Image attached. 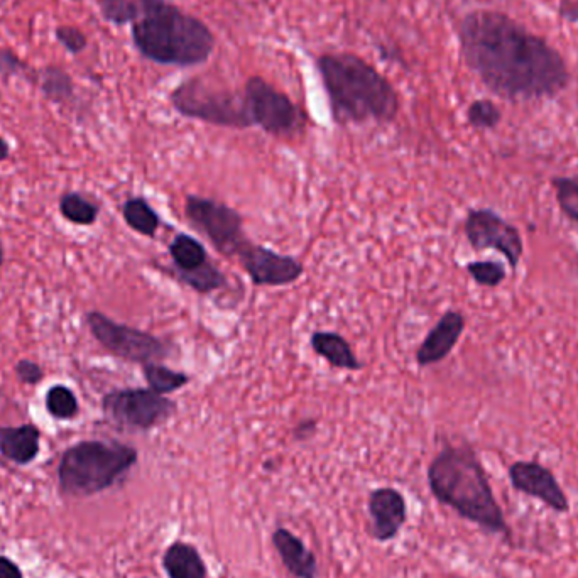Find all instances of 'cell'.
I'll return each instance as SVG.
<instances>
[{
	"label": "cell",
	"instance_id": "cell-22",
	"mask_svg": "<svg viewBox=\"0 0 578 578\" xmlns=\"http://www.w3.org/2000/svg\"><path fill=\"white\" fill-rule=\"evenodd\" d=\"M144 377L148 381L149 389H153L154 393L163 394V396L185 388L186 384L190 382V377L183 372L173 371L170 367L161 366L156 362L144 366Z\"/></svg>",
	"mask_w": 578,
	"mask_h": 578
},
{
	"label": "cell",
	"instance_id": "cell-31",
	"mask_svg": "<svg viewBox=\"0 0 578 578\" xmlns=\"http://www.w3.org/2000/svg\"><path fill=\"white\" fill-rule=\"evenodd\" d=\"M17 377L26 384H36L41 379V369L38 364H34L31 360H22L16 367Z\"/></svg>",
	"mask_w": 578,
	"mask_h": 578
},
{
	"label": "cell",
	"instance_id": "cell-21",
	"mask_svg": "<svg viewBox=\"0 0 578 578\" xmlns=\"http://www.w3.org/2000/svg\"><path fill=\"white\" fill-rule=\"evenodd\" d=\"M122 215L132 230L146 237H154L161 224L158 213L154 212L153 207L144 198L127 200L122 208Z\"/></svg>",
	"mask_w": 578,
	"mask_h": 578
},
{
	"label": "cell",
	"instance_id": "cell-23",
	"mask_svg": "<svg viewBox=\"0 0 578 578\" xmlns=\"http://www.w3.org/2000/svg\"><path fill=\"white\" fill-rule=\"evenodd\" d=\"M551 186L557 193V203L568 219L578 224V176H555Z\"/></svg>",
	"mask_w": 578,
	"mask_h": 578
},
{
	"label": "cell",
	"instance_id": "cell-18",
	"mask_svg": "<svg viewBox=\"0 0 578 578\" xmlns=\"http://www.w3.org/2000/svg\"><path fill=\"white\" fill-rule=\"evenodd\" d=\"M0 453L16 464H29L39 453V431L33 425L0 430Z\"/></svg>",
	"mask_w": 578,
	"mask_h": 578
},
{
	"label": "cell",
	"instance_id": "cell-29",
	"mask_svg": "<svg viewBox=\"0 0 578 578\" xmlns=\"http://www.w3.org/2000/svg\"><path fill=\"white\" fill-rule=\"evenodd\" d=\"M43 90L50 99H66L71 93L70 77L58 68H48L43 75Z\"/></svg>",
	"mask_w": 578,
	"mask_h": 578
},
{
	"label": "cell",
	"instance_id": "cell-12",
	"mask_svg": "<svg viewBox=\"0 0 578 578\" xmlns=\"http://www.w3.org/2000/svg\"><path fill=\"white\" fill-rule=\"evenodd\" d=\"M242 268L249 274L252 283L256 286H288L303 276V264L295 257L284 256L271 251L268 247L257 246L247 240L237 252Z\"/></svg>",
	"mask_w": 578,
	"mask_h": 578
},
{
	"label": "cell",
	"instance_id": "cell-3",
	"mask_svg": "<svg viewBox=\"0 0 578 578\" xmlns=\"http://www.w3.org/2000/svg\"><path fill=\"white\" fill-rule=\"evenodd\" d=\"M318 73L339 124L391 122L398 115V92L388 78L352 53L318 56Z\"/></svg>",
	"mask_w": 578,
	"mask_h": 578
},
{
	"label": "cell",
	"instance_id": "cell-5",
	"mask_svg": "<svg viewBox=\"0 0 578 578\" xmlns=\"http://www.w3.org/2000/svg\"><path fill=\"white\" fill-rule=\"evenodd\" d=\"M136 448L117 442H82L66 450L60 486L68 496H93L114 486L136 465Z\"/></svg>",
	"mask_w": 578,
	"mask_h": 578
},
{
	"label": "cell",
	"instance_id": "cell-6",
	"mask_svg": "<svg viewBox=\"0 0 578 578\" xmlns=\"http://www.w3.org/2000/svg\"><path fill=\"white\" fill-rule=\"evenodd\" d=\"M170 100L176 112L188 119L230 129L252 127L244 88L230 90L213 85L203 77H195L180 83L171 93Z\"/></svg>",
	"mask_w": 578,
	"mask_h": 578
},
{
	"label": "cell",
	"instance_id": "cell-33",
	"mask_svg": "<svg viewBox=\"0 0 578 578\" xmlns=\"http://www.w3.org/2000/svg\"><path fill=\"white\" fill-rule=\"evenodd\" d=\"M0 578H22L21 570L9 558L0 557Z\"/></svg>",
	"mask_w": 578,
	"mask_h": 578
},
{
	"label": "cell",
	"instance_id": "cell-7",
	"mask_svg": "<svg viewBox=\"0 0 578 578\" xmlns=\"http://www.w3.org/2000/svg\"><path fill=\"white\" fill-rule=\"evenodd\" d=\"M252 126L276 137H293L305 127L300 107L261 77H251L244 85Z\"/></svg>",
	"mask_w": 578,
	"mask_h": 578
},
{
	"label": "cell",
	"instance_id": "cell-24",
	"mask_svg": "<svg viewBox=\"0 0 578 578\" xmlns=\"http://www.w3.org/2000/svg\"><path fill=\"white\" fill-rule=\"evenodd\" d=\"M61 213L73 224L92 225L97 220L99 208L88 202L87 198L77 193H70L61 198Z\"/></svg>",
	"mask_w": 578,
	"mask_h": 578
},
{
	"label": "cell",
	"instance_id": "cell-9",
	"mask_svg": "<svg viewBox=\"0 0 578 578\" xmlns=\"http://www.w3.org/2000/svg\"><path fill=\"white\" fill-rule=\"evenodd\" d=\"M105 415L127 430L148 431L176 413V403L153 389H120L104 398Z\"/></svg>",
	"mask_w": 578,
	"mask_h": 578
},
{
	"label": "cell",
	"instance_id": "cell-30",
	"mask_svg": "<svg viewBox=\"0 0 578 578\" xmlns=\"http://www.w3.org/2000/svg\"><path fill=\"white\" fill-rule=\"evenodd\" d=\"M56 36H58V41L65 46L66 50L75 53V55L85 50V46H87L85 34L80 29L71 28V26H63V28L58 29Z\"/></svg>",
	"mask_w": 578,
	"mask_h": 578
},
{
	"label": "cell",
	"instance_id": "cell-11",
	"mask_svg": "<svg viewBox=\"0 0 578 578\" xmlns=\"http://www.w3.org/2000/svg\"><path fill=\"white\" fill-rule=\"evenodd\" d=\"M464 230L475 251L494 249L506 257L513 271L518 268L524 252L523 235L516 225L509 224L499 213L489 208L470 210Z\"/></svg>",
	"mask_w": 578,
	"mask_h": 578
},
{
	"label": "cell",
	"instance_id": "cell-34",
	"mask_svg": "<svg viewBox=\"0 0 578 578\" xmlns=\"http://www.w3.org/2000/svg\"><path fill=\"white\" fill-rule=\"evenodd\" d=\"M560 14L565 17L567 21L578 22V4H572V2H563L562 9H560Z\"/></svg>",
	"mask_w": 578,
	"mask_h": 578
},
{
	"label": "cell",
	"instance_id": "cell-13",
	"mask_svg": "<svg viewBox=\"0 0 578 578\" xmlns=\"http://www.w3.org/2000/svg\"><path fill=\"white\" fill-rule=\"evenodd\" d=\"M509 482L514 491L535 497L555 513H568L570 501L555 474L535 460H518L509 467Z\"/></svg>",
	"mask_w": 578,
	"mask_h": 578
},
{
	"label": "cell",
	"instance_id": "cell-20",
	"mask_svg": "<svg viewBox=\"0 0 578 578\" xmlns=\"http://www.w3.org/2000/svg\"><path fill=\"white\" fill-rule=\"evenodd\" d=\"M170 256L178 278L193 273L210 262L207 249L202 246V242H198L195 237L188 234L176 235L170 244Z\"/></svg>",
	"mask_w": 578,
	"mask_h": 578
},
{
	"label": "cell",
	"instance_id": "cell-28",
	"mask_svg": "<svg viewBox=\"0 0 578 578\" xmlns=\"http://www.w3.org/2000/svg\"><path fill=\"white\" fill-rule=\"evenodd\" d=\"M141 12L139 0H102V14L117 26L136 21Z\"/></svg>",
	"mask_w": 578,
	"mask_h": 578
},
{
	"label": "cell",
	"instance_id": "cell-4",
	"mask_svg": "<svg viewBox=\"0 0 578 578\" xmlns=\"http://www.w3.org/2000/svg\"><path fill=\"white\" fill-rule=\"evenodd\" d=\"M132 39L144 58L158 65H202L215 50V36L205 22L168 0H139Z\"/></svg>",
	"mask_w": 578,
	"mask_h": 578
},
{
	"label": "cell",
	"instance_id": "cell-32",
	"mask_svg": "<svg viewBox=\"0 0 578 578\" xmlns=\"http://www.w3.org/2000/svg\"><path fill=\"white\" fill-rule=\"evenodd\" d=\"M21 68V61L17 60L11 51L0 50V73L11 75V73H16Z\"/></svg>",
	"mask_w": 578,
	"mask_h": 578
},
{
	"label": "cell",
	"instance_id": "cell-25",
	"mask_svg": "<svg viewBox=\"0 0 578 578\" xmlns=\"http://www.w3.org/2000/svg\"><path fill=\"white\" fill-rule=\"evenodd\" d=\"M467 273L479 286L497 288L506 279V269L497 261H474L467 264Z\"/></svg>",
	"mask_w": 578,
	"mask_h": 578
},
{
	"label": "cell",
	"instance_id": "cell-16",
	"mask_svg": "<svg viewBox=\"0 0 578 578\" xmlns=\"http://www.w3.org/2000/svg\"><path fill=\"white\" fill-rule=\"evenodd\" d=\"M273 546L278 551L284 568L295 578H318V562L313 551L295 533L286 528H276Z\"/></svg>",
	"mask_w": 578,
	"mask_h": 578
},
{
	"label": "cell",
	"instance_id": "cell-26",
	"mask_svg": "<svg viewBox=\"0 0 578 578\" xmlns=\"http://www.w3.org/2000/svg\"><path fill=\"white\" fill-rule=\"evenodd\" d=\"M501 117V110L491 100H475L467 110V120L470 126L482 129V131L494 129L501 122Z\"/></svg>",
	"mask_w": 578,
	"mask_h": 578
},
{
	"label": "cell",
	"instance_id": "cell-27",
	"mask_svg": "<svg viewBox=\"0 0 578 578\" xmlns=\"http://www.w3.org/2000/svg\"><path fill=\"white\" fill-rule=\"evenodd\" d=\"M46 406H48L51 415L60 418V420L73 418L78 413L77 398L65 386H55V388L50 389L48 398H46Z\"/></svg>",
	"mask_w": 578,
	"mask_h": 578
},
{
	"label": "cell",
	"instance_id": "cell-2",
	"mask_svg": "<svg viewBox=\"0 0 578 578\" xmlns=\"http://www.w3.org/2000/svg\"><path fill=\"white\" fill-rule=\"evenodd\" d=\"M428 486L440 504L489 535L511 538V529L497 502L486 469L469 447H445L431 460Z\"/></svg>",
	"mask_w": 578,
	"mask_h": 578
},
{
	"label": "cell",
	"instance_id": "cell-36",
	"mask_svg": "<svg viewBox=\"0 0 578 578\" xmlns=\"http://www.w3.org/2000/svg\"><path fill=\"white\" fill-rule=\"evenodd\" d=\"M7 156H9V144L0 137V161H4Z\"/></svg>",
	"mask_w": 578,
	"mask_h": 578
},
{
	"label": "cell",
	"instance_id": "cell-35",
	"mask_svg": "<svg viewBox=\"0 0 578 578\" xmlns=\"http://www.w3.org/2000/svg\"><path fill=\"white\" fill-rule=\"evenodd\" d=\"M315 421H305V423H301L298 428L295 430V437L298 440H306V438L311 437L313 433H315Z\"/></svg>",
	"mask_w": 578,
	"mask_h": 578
},
{
	"label": "cell",
	"instance_id": "cell-8",
	"mask_svg": "<svg viewBox=\"0 0 578 578\" xmlns=\"http://www.w3.org/2000/svg\"><path fill=\"white\" fill-rule=\"evenodd\" d=\"M186 219L205 235L220 254L237 256V252L246 244L244 220L235 208L213 198L188 195L185 202Z\"/></svg>",
	"mask_w": 578,
	"mask_h": 578
},
{
	"label": "cell",
	"instance_id": "cell-14",
	"mask_svg": "<svg viewBox=\"0 0 578 578\" xmlns=\"http://www.w3.org/2000/svg\"><path fill=\"white\" fill-rule=\"evenodd\" d=\"M367 508L371 516L369 535L379 543L394 540L408 519L406 499L393 487H379L372 491Z\"/></svg>",
	"mask_w": 578,
	"mask_h": 578
},
{
	"label": "cell",
	"instance_id": "cell-10",
	"mask_svg": "<svg viewBox=\"0 0 578 578\" xmlns=\"http://www.w3.org/2000/svg\"><path fill=\"white\" fill-rule=\"evenodd\" d=\"M87 322L93 337L120 359L146 366L168 355V347L163 340L137 328L120 325L102 313H90Z\"/></svg>",
	"mask_w": 578,
	"mask_h": 578
},
{
	"label": "cell",
	"instance_id": "cell-15",
	"mask_svg": "<svg viewBox=\"0 0 578 578\" xmlns=\"http://www.w3.org/2000/svg\"><path fill=\"white\" fill-rule=\"evenodd\" d=\"M465 330V318L460 311H447L437 325L431 328L416 352V362L421 367L433 366L452 354Z\"/></svg>",
	"mask_w": 578,
	"mask_h": 578
},
{
	"label": "cell",
	"instance_id": "cell-19",
	"mask_svg": "<svg viewBox=\"0 0 578 578\" xmlns=\"http://www.w3.org/2000/svg\"><path fill=\"white\" fill-rule=\"evenodd\" d=\"M310 342L315 354L323 357L335 369H347V371H360L362 369V364L355 357L349 342L339 333H311Z\"/></svg>",
	"mask_w": 578,
	"mask_h": 578
},
{
	"label": "cell",
	"instance_id": "cell-1",
	"mask_svg": "<svg viewBox=\"0 0 578 578\" xmlns=\"http://www.w3.org/2000/svg\"><path fill=\"white\" fill-rule=\"evenodd\" d=\"M459 38L470 70L504 99H548L568 85L562 55L506 14L470 12L460 22Z\"/></svg>",
	"mask_w": 578,
	"mask_h": 578
},
{
	"label": "cell",
	"instance_id": "cell-37",
	"mask_svg": "<svg viewBox=\"0 0 578 578\" xmlns=\"http://www.w3.org/2000/svg\"><path fill=\"white\" fill-rule=\"evenodd\" d=\"M2 262H4V251H2V246H0V268H2Z\"/></svg>",
	"mask_w": 578,
	"mask_h": 578
},
{
	"label": "cell",
	"instance_id": "cell-17",
	"mask_svg": "<svg viewBox=\"0 0 578 578\" xmlns=\"http://www.w3.org/2000/svg\"><path fill=\"white\" fill-rule=\"evenodd\" d=\"M164 572L170 578H207V565L190 543L176 541L163 555Z\"/></svg>",
	"mask_w": 578,
	"mask_h": 578
}]
</instances>
